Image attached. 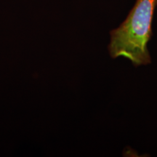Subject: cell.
Listing matches in <instances>:
<instances>
[{"label":"cell","instance_id":"6da1fadb","mask_svg":"<svg viewBox=\"0 0 157 157\" xmlns=\"http://www.w3.org/2000/svg\"><path fill=\"white\" fill-rule=\"evenodd\" d=\"M157 0H137L125 21L110 33L109 51L112 58H127L135 66L151 63L148 43Z\"/></svg>","mask_w":157,"mask_h":157}]
</instances>
